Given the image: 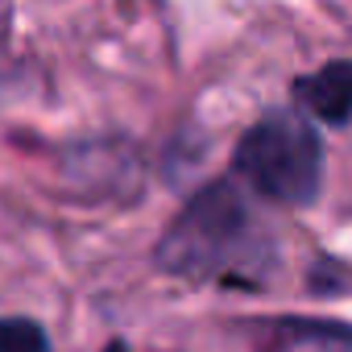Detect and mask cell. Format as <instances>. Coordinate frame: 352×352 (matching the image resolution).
I'll use <instances>...</instances> for the list:
<instances>
[{"label": "cell", "mask_w": 352, "mask_h": 352, "mask_svg": "<svg viewBox=\"0 0 352 352\" xmlns=\"http://www.w3.org/2000/svg\"><path fill=\"white\" fill-rule=\"evenodd\" d=\"M153 265L170 278L220 290H270L282 274L278 236L249 195L220 179L187 199L174 224L153 245Z\"/></svg>", "instance_id": "6da1fadb"}, {"label": "cell", "mask_w": 352, "mask_h": 352, "mask_svg": "<svg viewBox=\"0 0 352 352\" xmlns=\"http://www.w3.org/2000/svg\"><path fill=\"white\" fill-rule=\"evenodd\" d=\"M232 170L261 199L311 208L323 191V137L294 108L265 112L232 149Z\"/></svg>", "instance_id": "7a4b0ae2"}, {"label": "cell", "mask_w": 352, "mask_h": 352, "mask_svg": "<svg viewBox=\"0 0 352 352\" xmlns=\"http://www.w3.org/2000/svg\"><path fill=\"white\" fill-rule=\"evenodd\" d=\"M294 100L323 124L344 129L348 124V108H352V67L348 58H331L311 75L294 79Z\"/></svg>", "instance_id": "3957f363"}, {"label": "cell", "mask_w": 352, "mask_h": 352, "mask_svg": "<svg viewBox=\"0 0 352 352\" xmlns=\"http://www.w3.org/2000/svg\"><path fill=\"white\" fill-rule=\"evenodd\" d=\"M278 331L286 344H336V348H348L352 344V331L344 323H323V319H278Z\"/></svg>", "instance_id": "277c9868"}, {"label": "cell", "mask_w": 352, "mask_h": 352, "mask_svg": "<svg viewBox=\"0 0 352 352\" xmlns=\"http://www.w3.org/2000/svg\"><path fill=\"white\" fill-rule=\"evenodd\" d=\"M307 286H311V294L340 298L348 290V265L340 257H331V253H319L315 265H311V274H307Z\"/></svg>", "instance_id": "5b68a950"}, {"label": "cell", "mask_w": 352, "mask_h": 352, "mask_svg": "<svg viewBox=\"0 0 352 352\" xmlns=\"http://www.w3.org/2000/svg\"><path fill=\"white\" fill-rule=\"evenodd\" d=\"M0 348H50V331L38 319L5 315L0 319Z\"/></svg>", "instance_id": "8992f818"}]
</instances>
